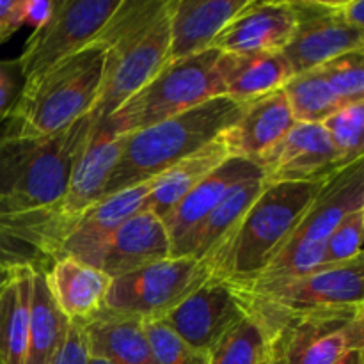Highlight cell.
<instances>
[{
	"instance_id": "6da1fadb",
	"label": "cell",
	"mask_w": 364,
	"mask_h": 364,
	"mask_svg": "<svg viewBox=\"0 0 364 364\" xmlns=\"http://www.w3.org/2000/svg\"><path fill=\"white\" fill-rule=\"evenodd\" d=\"M92 123L87 114L60 134L43 139L0 132V210L48 262L59 256L70 228L60 205Z\"/></svg>"
},
{
	"instance_id": "7a4b0ae2",
	"label": "cell",
	"mask_w": 364,
	"mask_h": 364,
	"mask_svg": "<svg viewBox=\"0 0 364 364\" xmlns=\"http://www.w3.org/2000/svg\"><path fill=\"white\" fill-rule=\"evenodd\" d=\"M171 0H121L91 45L103 50V77L91 110L112 116L169 63Z\"/></svg>"
},
{
	"instance_id": "3957f363",
	"label": "cell",
	"mask_w": 364,
	"mask_h": 364,
	"mask_svg": "<svg viewBox=\"0 0 364 364\" xmlns=\"http://www.w3.org/2000/svg\"><path fill=\"white\" fill-rule=\"evenodd\" d=\"M322 183H270L237 226L201 259L210 279L244 283L258 276L291 237Z\"/></svg>"
},
{
	"instance_id": "277c9868",
	"label": "cell",
	"mask_w": 364,
	"mask_h": 364,
	"mask_svg": "<svg viewBox=\"0 0 364 364\" xmlns=\"http://www.w3.org/2000/svg\"><path fill=\"white\" fill-rule=\"evenodd\" d=\"M244 107L245 103L219 96L148 128L124 134L123 148L103 198L151 181L176 162L194 155L219 139L237 121Z\"/></svg>"
},
{
	"instance_id": "5b68a950",
	"label": "cell",
	"mask_w": 364,
	"mask_h": 364,
	"mask_svg": "<svg viewBox=\"0 0 364 364\" xmlns=\"http://www.w3.org/2000/svg\"><path fill=\"white\" fill-rule=\"evenodd\" d=\"M103 60V50L89 45L23 82L16 103L0 121V132L23 139L52 137L91 114L102 85Z\"/></svg>"
},
{
	"instance_id": "8992f818",
	"label": "cell",
	"mask_w": 364,
	"mask_h": 364,
	"mask_svg": "<svg viewBox=\"0 0 364 364\" xmlns=\"http://www.w3.org/2000/svg\"><path fill=\"white\" fill-rule=\"evenodd\" d=\"M228 284L240 299L245 316L258 323L269 341L294 316L364 306V262L361 256L306 276Z\"/></svg>"
},
{
	"instance_id": "52a82bcc",
	"label": "cell",
	"mask_w": 364,
	"mask_h": 364,
	"mask_svg": "<svg viewBox=\"0 0 364 364\" xmlns=\"http://www.w3.org/2000/svg\"><path fill=\"white\" fill-rule=\"evenodd\" d=\"M219 55V50L208 48L198 55L167 63L107 121L117 134H130L224 96L217 71Z\"/></svg>"
},
{
	"instance_id": "ba28073f",
	"label": "cell",
	"mask_w": 364,
	"mask_h": 364,
	"mask_svg": "<svg viewBox=\"0 0 364 364\" xmlns=\"http://www.w3.org/2000/svg\"><path fill=\"white\" fill-rule=\"evenodd\" d=\"M210 279L201 259L169 258L114 277L103 309L141 320H162Z\"/></svg>"
},
{
	"instance_id": "9c48e42d",
	"label": "cell",
	"mask_w": 364,
	"mask_h": 364,
	"mask_svg": "<svg viewBox=\"0 0 364 364\" xmlns=\"http://www.w3.org/2000/svg\"><path fill=\"white\" fill-rule=\"evenodd\" d=\"M363 348L364 306L294 316L269 340V350L283 364H334Z\"/></svg>"
},
{
	"instance_id": "30bf717a",
	"label": "cell",
	"mask_w": 364,
	"mask_h": 364,
	"mask_svg": "<svg viewBox=\"0 0 364 364\" xmlns=\"http://www.w3.org/2000/svg\"><path fill=\"white\" fill-rule=\"evenodd\" d=\"M121 0H55L48 21L36 28L16 59L23 82L45 73L92 43Z\"/></svg>"
},
{
	"instance_id": "8fae6325",
	"label": "cell",
	"mask_w": 364,
	"mask_h": 364,
	"mask_svg": "<svg viewBox=\"0 0 364 364\" xmlns=\"http://www.w3.org/2000/svg\"><path fill=\"white\" fill-rule=\"evenodd\" d=\"M256 166L270 183H323L345 166L320 123H295Z\"/></svg>"
},
{
	"instance_id": "7c38bea8",
	"label": "cell",
	"mask_w": 364,
	"mask_h": 364,
	"mask_svg": "<svg viewBox=\"0 0 364 364\" xmlns=\"http://www.w3.org/2000/svg\"><path fill=\"white\" fill-rule=\"evenodd\" d=\"M291 6L295 31L283 55L294 75L316 70L347 52L364 50V32L334 16L326 0H291Z\"/></svg>"
},
{
	"instance_id": "4fadbf2b",
	"label": "cell",
	"mask_w": 364,
	"mask_h": 364,
	"mask_svg": "<svg viewBox=\"0 0 364 364\" xmlns=\"http://www.w3.org/2000/svg\"><path fill=\"white\" fill-rule=\"evenodd\" d=\"M149 192L151 181H146L92 203L70 224L60 242L59 256H70L98 269L103 251L114 233L128 219L146 210Z\"/></svg>"
},
{
	"instance_id": "5bb4252c",
	"label": "cell",
	"mask_w": 364,
	"mask_h": 364,
	"mask_svg": "<svg viewBox=\"0 0 364 364\" xmlns=\"http://www.w3.org/2000/svg\"><path fill=\"white\" fill-rule=\"evenodd\" d=\"M245 318L244 306L226 281L208 279L162 318L178 336L210 354Z\"/></svg>"
},
{
	"instance_id": "9a60e30c",
	"label": "cell",
	"mask_w": 364,
	"mask_h": 364,
	"mask_svg": "<svg viewBox=\"0 0 364 364\" xmlns=\"http://www.w3.org/2000/svg\"><path fill=\"white\" fill-rule=\"evenodd\" d=\"M124 134H117L107 119L95 121L82 151L71 169L60 212L68 224L73 223L92 203L103 198L110 173L123 148Z\"/></svg>"
},
{
	"instance_id": "2e32d148",
	"label": "cell",
	"mask_w": 364,
	"mask_h": 364,
	"mask_svg": "<svg viewBox=\"0 0 364 364\" xmlns=\"http://www.w3.org/2000/svg\"><path fill=\"white\" fill-rule=\"evenodd\" d=\"M294 31L295 11L291 2L249 0L219 32L212 48L223 53L283 52Z\"/></svg>"
},
{
	"instance_id": "e0dca14e",
	"label": "cell",
	"mask_w": 364,
	"mask_h": 364,
	"mask_svg": "<svg viewBox=\"0 0 364 364\" xmlns=\"http://www.w3.org/2000/svg\"><path fill=\"white\" fill-rule=\"evenodd\" d=\"M295 124L283 89L245 103L230 128L219 135L230 156L255 162Z\"/></svg>"
},
{
	"instance_id": "ac0fdd59",
	"label": "cell",
	"mask_w": 364,
	"mask_h": 364,
	"mask_svg": "<svg viewBox=\"0 0 364 364\" xmlns=\"http://www.w3.org/2000/svg\"><path fill=\"white\" fill-rule=\"evenodd\" d=\"M358 210H364V171L363 160L338 171L323 181L318 194L308 206L301 223L287 242L326 244L334 228Z\"/></svg>"
},
{
	"instance_id": "d6986e66",
	"label": "cell",
	"mask_w": 364,
	"mask_h": 364,
	"mask_svg": "<svg viewBox=\"0 0 364 364\" xmlns=\"http://www.w3.org/2000/svg\"><path fill=\"white\" fill-rule=\"evenodd\" d=\"M252 178H263L262 171L255 162L230 156L201 183L196 185L164 219V226L169 235L171 252L235 187Z\"/></svg>"
},
{
	"instance_id": "ffe728a7",
	"label": "cell",
	"mask_w": 364,
	"mask_h": 364,
	"mask_svg": "<svg viewBox=\"0 0 364 364\" xmlns=\"http://www.w3.org/2000/svg\"><path fill=\"white\" fill-rule=\"evenodd\" d=\"M249 0H171L169 63L212 48L219 32Z\"/></svg>"
},
{
	"instance_id": "44dd1931",
	"label": "cell",
	"mask_w": 364,
	"mask_h": 364,
	"mask_svg": "<svg viewBox=\"0 0 364 364\" xmlns=\"http://www.w3.org/2000/svg\"><path fill=\"white\" fill-rule=\"evenodd\" d=\"M169 256L171 242L164 220L149 210H142L114 233L98 269L114 279Z\"/></svg>"
},
{
	"instance_id": "7402d4cb",
	"label": "cell",
	"mask_w": 364,
	"mask_h": 364,
	"mask_svg": "<svg viewBox=\"0 0 364 364\" xmlns=\"http://www.w3.org/2000/svg\"><path fill=\"white\" fill-rule=\"evenodd\" d=\"M45 274L57 308L70 322L85 323L103 309L112 281L103 270L70 256H59Z\"/></svg>"
},
{
	"instance_id": "603a6c76",
	"label": "cell",
	"mask_w": 364,
	"mask_h": 364,
	"mask_svg": "<svg viewBox=\"0 0 364 364\" xmlns=\"http://www.w3.org/2000/svg\"><path fill=\"white\" fill-rule=\"evenodd\" d=\"M217 71L224 96L240 103L255 102L277 89H283V85L294 77L283 52H220Z\"/></svg>"
},
{
	"instance_id": "cb8c5ba5",
	"label": "cell",
	"mask_w": 364,
	"mask_h": 364,
	"mask_svg": "<svg viewBox=\"0 0 364 364\" xmlns=\"http://www.w3.org/2000/svg\"><path fill=\"white\" fill-rule=\"evenodd\" d=\"M82 326L91 355L110 364H156L141 318L102 309Z\"/></svg>"
},
{
	"instance_id": "d4e9b609",
	"label": "cell",
	"mask_w": 364,
	"mask_h": 364,
	"mask_svg": "<svg viewBox=\"0 0 364 364\" xmlns=\"http://www.w3.org/2000/svg\"><path fill=\"white\" fill-rule=\"evenodd\" d=\"M228 159H230V153L226 146L220 139H215L208 146L196 151L194 155L171 166L169 169L151 180V192H149L146 210L164 220L196 185L201 183L212 171H215Z\"/></svg>"
},
{
	"instance_id": "484cf974",
	"label": "cell",
	"mask_w": 364,
	"mask_h": 364,
	"mask_svg": "<svg viewBox=\"0 0 364 364\" xmlns=\"http://www.w3.org/2000/svg\"><path fill=\"white\" fill-rule=\"evenodd\" d=\"M265 188L263 178H252L235 187L198 226L191 235L171 252L173 258L203 259L242 219L249 206L256 201Z\"/></svg>"
},
{
	"instance_id": "4316f807",
	"label": "cell",
	"mask_w": 364,
	"mask_h": 364,
	"mask_svg": "<svg viewBox=\"0 0 364 364\" xmlns=\"http://www.w3.org/2000/svg\"><path fill=\"white\" fill-rule=\"evenodd\" d=\"M32 270L34 265H16L0 288V364H25Z\"/></svg>"
},
{
	"instance_id": "83f0119b",
	"label": "cell",
	"mask_w": 364,
	"mask_h": 364,
	"mask_svg": "<svg viewBox=\"0 0 364 364\" xmlns=\"http://www.w3.org/2000/svg\"><path fill=\"white\" fill-rule=\"evenodd\" d=\"M46 269L48 267H34L32 270L31 320L25 364H50L70 329V320L60 313L48 290Z\"/></svg>"
},
{
	"instance_id": "f1b7e54d",
	"label": "cell",
	"mask_w": 364,
	"mask_h": 364,
	"mask_svg": "<svg viewBox=\"0 0 364 364\" xmlns=\"http://www.w3.org/2000/svg\"><path fill=\"white\" fill-rule=\"evenodd\" d=\"M295 123H320L343 107L318 70L297 73L283 85Z\"/></svg>"
},
{
	"instance_id": "f546056e",
	"label": "cell",
	"mask_w": 364,
	"mask_h": 364,
	"mask_svg": "<svg viewBox=\"0 0 364 364\" xmlns=\"http://www.w3.org/2000/svg\"><path fill=\"white\" fill-rule=\"evenodd\" d=\"M269 352V341L258 323L245 316L210 350L208 364H259Z\"/></svg>"
},
{
	"instance_id": "4dcf8cb0",
	"label": "cell",
	"mask_w": 364,
	"mask_h": 364,
	"mask_svg": "<svg viewBox=\"0 0 364 364\" xmlns=\"http://www.w3.org/2000/svg\"><path fill=\"white\" fill-rule=\"evenodd\" d=\"M345 166L363 160V132H364V100L348 103L327 117L322 123Z\"/></svg>"
},
{
	"instance_id": "1f68e13d",
	"label": "cell",
	"mask_w": 364,
	"mask_h": 364,
	"mask_svg": "<svg viewBox=\"0 0 364 364\" xmlns=\"http://www.w3.org/2000/svg\"><path fill=\"white\" fill-rule=\"evenodd\" d=\"M316 70L343 105L364 100V50L334 57Z\"/></svg>"
},
{
	"instance_id": "d6a6232c",
	"label": "cell",
	"mask_w": 364,
	"mask_h": 364,
	"mask_svg": "<svg viewBox=\"0 0 364 364\" xmlns=\"http://www.w3.org/2000/svg\"><path fill=\"white\" fill-rule=\"evenodd\" d=\"M326 244H306V242H287L277 255L267 263L265 269L252 279H279V277H299L318 270L323 263Z\"/></svg>"
},
{
	"instance_id": "836d02e7",
	"label": "cell",
	"mask_w": 364,
	"mask_h": 364,
	"mask_svg": "<svg viewBox=\"0 0 364 364\" xmlns=\"http://www.w3.org/2000/svg\"><path fill=\"white\" fill-rule=\"evenodd\" d=\"M156 364H208L210 355L178 336L162 320H142Z\"/></svg>"
},
{
	"instance_id": "e575fe53",
	"label": "cell",
	"mask_w": 364,
	"mask_h": 364,
	"mask_svg": "<svg viewBox=\"0 0 364 364\" xmlns=\"http://www.w3.org/2000/svg\"><path fill=\"white\" fill-rule=\"evenodd\" d=\"M363 231H364V210L348 213L333 233L327 237L323 247V263L320 269L343 265L363 256Z\"/></svg>"
},
{
	"instance_id": "d590c367",
	"label": "cell",
	"mask_w": 364,
	"mask_h": 364,
	"mask_svg": "<svg viewBox=\"0 0 364 364\" xmlns=\"http://www.w3.org/2000/svg\"><path fill=\"white\" fill-rule=\"evenodd\" d=\"M89 345L82 323L70 322L66 338L50 364H87Z\"/></svg>"
},
{
	"instance_id": "8d00e7d4",
	"label": "cell",
	"mask_w": 364,
	"mask_h": 364,
	"mask_svg": "<svg viewBox=\"0 0 364 364\" xmlns=\"http://www.w3.org/2000/svg\"><path fill=\"white\" fill-rule=\"evenodd\" d=\"M21 87H23V77L16 59L0 60V121L13 109Z\"/></svg>"
},
{
	"instance_id": "74e56055",
	"label": "cell",
	"mask_w": 364,
	"mask_h": 364,
	"mask_svg": "<svg viewBox=\"0 0 364 364\" xmlns=\"http://www.w3.org/2000/svg\"><path fill=\"white\" fill-rule=\"evenodd\" d=\"M0 237L18 252L21 259L28 265H34V267H48L50 262L13 226L9 219L2 213L0 210Z\"/></svg>"
},
{
	"instance_id": "f35d334b",
	"label": "cell",
	"mask_w": 364,
	"mask_h": 364,
	"mask_svg": "<svg viewBox=\"0 0 364 364\" xmlns=\"http://www.w3.org/2000/svg\"><path fill=\"white\" fill-rule=\"evenodd\" d=\"M327 7L333 11L334 16L340 18L343 23L364 32V2L363 0H326Z\"/></svg>"
},
{
	"instance_id": "ab89813d",
	"label": "cell",
	"mask_w": 364,
	"mask_h": 364,
	"mask_svg": "<svg viewBox=\"0 0 364 364\" xmlns=\"http://www.w3.org/2000/svg\"><path fill=\"white\" fill-rule=\"evenodd\" d=\"M55 0H21V25L36 28L43 27L48 21Z\"/></svg>"
},
{
	"instance_id": "60d3db41",
	"label": "cell",
	"mask_w": 364,
	"mask_h": 364,
	"mask_svg": "<svg viewBox=\"0 0 364 364\" xmlns=\"http://www.w3.org/2000/svg\"><path fill=\"white\" fill-rule=\"evenodd\" d=\"M21 27V0H0V43Z\"/></svg>"
},
{
	"instance_id": "b9f144b4",
	"label": "cell",
	"mask_w": 364,
	"mask_h": 364,
	"mask_svg": "<svg viewBox=\"0 0 364 364\" xmlns=\"http://www.w3.org/2000/svg\"><path fill=\"white\" fill-rule=\"evenodd\" d=\"M0 256H4L6 259H9V262L14 263V265H28V263H25L23 259L18 256V252L14 251V249L11 247V245L7 244L2 237H0Z\"/></svg>"
},
{
	"instance_id": "7bdbcfd3",
	"label": "cell",
	"mask_w": 364,
	"mask_h": 364,
	"mask_svg": "<svg viewBox=\"0 0 364 364\" xmlns=\"http://www.w3.org/2000/svg\"><path fill=\"white\" fill-rule=\"evenodd\" d=\"M14 267H16L14 263H11L9 259H6L4 256H0V288H2L4 284H6V281L11 277Z\"/></svg>"
},
{
	"instance_id": "ee69618b",
	"label": "cell",
	"mask_w": 364,
	"mask_h": 364,
	"mask_svg": "<svg viewBox=\"0 0 364 364\" xmlns=\"http://www.w3.org/2000/svg\"><path fill=\"white\" fill-rule=\"evenodd\" d=\"M334 364H364V352L363 350L347 352L340 361Z\"/></svg>"
},
{
	"instance_id": "f6af8a7d",
	"label": "cell",
	"mask_w": 364,
	"mask_h": 364,
	"mask_svg": "<svg viewBox=\"0 0 364 364\" xmlns=\"http://www.w3.org/2000/svg\"><path fill=\"white\" fill-rule=\"evenodd\" d=\"M259 364H283V363H281L279 361V359H277L276 358V355H274L272 354V352H267V355H265V359H263V361L262 363H259Z\"/></svg>"
},
{
	"instance_id": "bcb514c9",
	"label": "cell",
	"mask_w": 364,
	"mask_h": 364,
	"mask_svg": "<svg viewBox=\"0 0 364 364\" xmlns=\"http://www.w3.org/2000/svg\"><path fill=\"white\" fill-rule=\"evenodd\" d=\"M87 364H110V363H109V361H105V359L96 358V355H91V354H89V361H87Z\"/></svg>"
}]
</instances>
